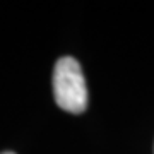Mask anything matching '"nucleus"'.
I'll use <instances>...</instances> for the list:
<instances>
[{
  "label": "nucleus",
  "mask_w": 154,
  "mask_h": 154,
  "mask_svg": "<svg viewBox=\"0 0 154 154\" xmlns=\"http://www.w3.org/2000/svg\"><path fill=\"white\" fill-rule=\"evenodd\" d=\"M53 96L62 110L79 115L88 108V88L82 69L74 57L58 58L53 69Z\"/></svg>",
  "instance_id": "1"
},
{
  "label": "nucleus",
  "mask_w": 154,
  "mask_h": 154,
  "mask_svg": "<svg viewBox=\"0 0 154 154\" xmlns=\"http://www.w3.org/2000/svg\"><path fill=\"white\" fill-rule=\"evenodd\" d=\"M2 154H14V152H9V151H7V152H2Z\"/></svg>",
  "instance_id": "2"
}]
</instances>
